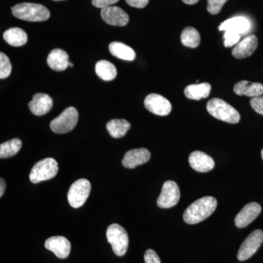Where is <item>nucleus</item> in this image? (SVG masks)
Returning <instances> with one entry per match:
<instances>
[{
	"instance_id": "bb28decb",
	"label": "nucleus",
	"mask_w": 263,
	"mask_h": 263,
	"mask_svg": "<svg viewBox=\"0 0 263 263\" xmlns=\"http://www.w3.org/2000/svg\"><path fill=\"white\" fill-rule=\"evenodd\" d=\"M22 147V142L18 138L10 140L0 145V158H8L16 155Z\"/></svg>"
},
{
	"instance_id": "2f4dec72",
	"label": "nucleus",
	"mask_w": 263,
	"mask_h": 263,
	"mask_svg": "<svg viewBox=\"0 0 263 263\" xmlns=\"http://www.w3.org/2000/svg\"><path fill=\"white\" fill-rule=\"evenodd\" d=\"M145 262L146 263H161L158 254L152 249H148L144 254Z\"/></svg>"
},
{
	"instance_id": "0eeeda50",
	"label": "nucleus",
	"mask_w": 263,
	"mask_h": 263,
	"mask_svg": "<svg viewBox=\"0 0 263 263\" xmlns=\"http://www.w3.org/2000/svg\"><path fill=\"white\" fill-rule=\"evenodd\" d=\"M91 192V183L88 180H77L69 189L67 199L69 203L74 209L82 206L87 200Z\"/></svg>"
},
{
	"instance_id": "cd10ccee",
	"label": "nucleus",
	"mask_w": 263,
	"mask_h": 263,
	"mask_svg": "<svg viewBox=\"0 0 263 263\" xmlns=\"http://www.w3.org/2000/svg\"><path fill=\"white\" fill-rule=\"evenodd\" d=\"M11 64L9 58L3 52L0 53V78L7 79L11 73Z\"/></svg>"
},
{
	"instance_id": "4c0bfd02",
	"label": "nucleus",
	"mask_w": 263,
	"mask_h": 263,
	"mask_svg": "<svg viewBox=\"0 0 263 263\" xmlns=\"http://www.w3.org/2000/svg\"><path fill=\"white\" fill-rule=\"evenodd\" d=\"M261 155H262V158L263 160V148H262V152H261Z\"/></svg>"
},
{
	"instance_id": "c9c22d12",
	"label": "nucleus",
	"mask_w": 263,
	"mask_h": 263,
	"mask_svg": "<svg viewBox=\"0 0 263 263\" xmlns=\"http://www.w3.org/2000/svg\"><path fill=\"white\" fill-rule=\"evenodd\" d=\"M182 1L186 5H195L199 0H182Z\"/></svg>"
},
{
	"instance_id": "4468645a",
	"label": "nucleus",
	"mask_w": 263,
	"mask_h": 263,
	"mask_svg": "<svg viewBox=\"0 0 263 263\" xmlns=\"http://www.w3.org/2000/svg\"><path fill=\"white\" fill-rule=\"evenodd\" d=\"M151 153L145 148H136L126 152L122 160V165L128 169H133L137 166L146 163L149 161Z\"/></svg>"
},
{
	"instance_id": "aec40b11",
	"label": "nucleus",
	"mask_w": 263,
	"mask_h": 263,
	"mask_svg": "<svg viewBox=\"0 0 263 263\" xmlns=\"http://www.w3.org/2000/svg\"><path fill=\"white\" fill-rule=\"evenodd\" d=\"M69 62L68 54L64 50L57 48L50 52L48 54L47 63L52 70H65L69 67Z\"/></svg>"
},
{
	"instance_id": "423d86ee",
	"label": "nucleus",
	"mask_w": 263,
	"mask_h": 263,
	"mask_svg": "<svg viewBox=\"0 0 263 263\" xmlns=\"http://www.w3.org/2000/svg\"><path fill=\"white\" fill-rule=\"evenodd\" d=\"M79 121V113L74 107H68L50 124L51 130L57 134H65L72 131Z\"/></svg>"
},
{
	"instance_id": "7c9ffc66",
	"label": "nucleus",
	"mask_w": 263,
	"mask_h": 263,
	"mask_svg": "<svg viewBox=\"0 0 263 263\" xmlns=\"http://www.w3.org/2000/svg\"><path fill=\"white\" fill-rule=\"evenodd\" d=\"M251 106L257 113L263 116V96L255 97L251 99Z\"/></svg>"
},
{
	"instance_id": "b1692460",
	"label": "nucleus",
	"mask_w": 263,
	"mask_h": 263,
	"mask_svg": "<svg viewBox=\"0 0 263 263\" xmlns=\"http://www.w3.org/2000/svg\"><path fill=\"white\" fill-rule=\"evenodd\" d=\"M107 130L114 138H122L131 128V124L125 119H113L107 123Z\"/></svg>"
},
{
	"instance_id": "4be33fe9",
	"label": "nucleus",
	"mask_w": 263,
	"mask_h": 263,
	"mask_svg": "<svg viewBox=\"0 0 263 263\" xmlns=\"http://www.w3.org/2000/svg\"><path fill=\"white\" fill-rule=\"evenodd\" d=\"M3 38L8 44L15 47L23 46L27 43V34L25 31L18 27H13L5 31Z\"/></svg>"
},
{
	"instance_id": "e433bc0d",
	"label": "nucleus",
	"mask_w": 263,
	"mask_h": 263,
	"mask_svg": "<svg viewBox=\"0 0 263 263\" xmlns=\"http://www.w3.org/2000/svg\"><path fill=\"white\" fill-rule=\"evenodd\" d=\"M69 67H73V64L69 62Z\"/></svg>"
},
{
	"instance_id": "7ed1b4c3",
	"label": "nucleus",
	"mask_w": 263,
	"mask_h": 263,
	"mask_svg": "<svg viewBox=\"0 0 263 263\" xmlns=\"http://www.w3.org/2000/svg\"><path fill=\"white\" fill-rule=\"evenodd\" d=\"M206 108L208 112L219 120L230 124L240 122V117L238 110L221 99L213 98L209 100Z\"/></svg>"
},
{
	"instance_id": "f8f14e48",
	"label": "nucleus",
	"mask_w": 263,
	"mask_h": 263,
	"mask_svg": "<svg viewBox=\"0 0 263 263\" xmlns=\"http://www.w3.org/2000/svg\"><path fill=\"white\" fill-rule=\"evenodd\" d=\"M262 209L257 202L247 204L235 216V224L238 228H245L257 219Z\"/></svg>"
},
{
	"instance_id": "ddd939ff",
	"label": "nucleus",
	"mask_w": 263,
	"mask_h": 263,
	"mask_svg": "<svg viewBox=\"0 0 263 263\" xmlns=\"http://www.w3.org/2000/svg\"><path fill=\"white\" fill-rule=\"evenodd\" d=\"M189 163L192 168L200 173L209 172L215 167V162L212 157L200 151H195L190 154Z\"/></svg>"
},
{
	"instance_id": "72a5a7b5",
	"label": "nucleus",
	"mask_w": 263,
	"mask_h": 263,
	"mask_svg": "<svg viewBox=\"0 0 263 263\" xmlns=\"http://www.w3.org/2000/svg\"><path fill=\"white\" fill-rule=\"evenodd\" d=\"M126 3L132 7L137 8H143L148 4L149 0H125Z\"/></svg>"
},
{
	"instance_id": "f257e3e1",
	"label": "nucleus",
	"mask_w": 263,
	"mask_h": 263,
	"mask_svg": "<svg viewBox=\"0 0 263 263\" xmlns=\"http://www.w3.org/2000/svg\"><path fill=\"white\" fill-rule=\"evenodd\" d=\"M217 207L215 197L207 196L198 199L192 203L183 213V221L189 224L201 222L212 215Z\"/></svg>"
},
{
	"instance_id": "5701e85b",
	"label": "nucleus",
	"mask_w": 263,
	"mask_h": 263,
	"mask_svg": "<svg viewBox=\"0 0 263 263\" xmlns=\"http://www.w3.org/2000/svg\"><path fill=\"white\" fill-rule=\"evenodd\" d=\"M110 53L117 58L127 61H133L136 59V52L133 48L120 42H113L109 45Z\"/></svg>"
},
{
	"instance_id": "6e6552de",
	"label": "nucleus",
	"mask_w": 263,
	"mask_h": 263,
	"mask_svg": "<svg viewBox=\"0 0 263 263\" xmlns=\"http://www.w3.org/2000/svg\"><path fill=\"white\" fill-rule=\"evenodd\" d=\"M180 190L177 183L173 181H167L163 183L162 191L157 204L161 209H170L177 205L179 202Z\"/></svg>"
},
{
	"instance_id": "393cba45",
	"label": "nucleus",
	"mask_w": 263,
	"mask_h": 263,
	"mask_svg": "<svg viewBox=\"0 0 263 263\" xmlns=\"http://www.w3.org/2000/svg\"><path fill=\"white\" fill-rule=\"evenodd\" d=\"M95 72L102 80L110 81L114 80L117 75V70L111 62L106 60L99 61L95 65Z\"/></svg>"
},
{
	"instance_id": "473e14b6",
	"label": "nucleus",
	"mask_w": 263,
	"mask_h": 263,
	"mask_svg": "<svg viewBox=\"0 0 263 263\" xmlns=\"http://www.w3.org/2000/svg\"><path fill=\"white\" fill-rule=\"evenodd\" d=\"M119 1V0H91V3L96 8L103 9V8L116 4Z\"/></svg>"
},
{
	"instance_id": "dca6fc26",
	"label": "nucleus",
	"mask_w": 263,
	"mask_h": 263,
	"mask_svg": "<svg viewBox=\"0 0 263 263\" xmlns=\"http://www.w3.org/2000/svg\"><path fill=\"white\" fill-rule=\"evenodd\" d=\"M258 39L254 34L246 37L243 41L235 45L232 54L236 59H245L250 57L257 49Z\"/></svg>"
},
{
	"instance_id": "f3484780",
	"label": "nucleus",
	"mask_w": 263,
	"mask_h": 263,
	"mask_svg": "<svg viewBox=\"0 0 263 263\" xmlns=\"http://www.w3.org/2000/svg\"><path fill=\"white\" fill-rule=\"evenodd\" d=\"M52 106L53 100L51 97L44 93L34 95L32 101L29 103V110L35 116L45 115L51 110Z\"/></svg>"
},
{
	"instance_id": "9d476101",
	"label": "nucleus",
	"mask_w": 263,
	"mask_h": 263,
	"mask_svg": "<svg viewBox=\"0 0 263 263\" xmlns=\"http://www.w3.org/2000/svg\"><path fill=\"white\" fill-rule=\"evenodd\" d=\"M144 105L151 113L161 117L168 115L172 110L169 100L157 94L148 95L145 99Z\"/></svg>"
},
{
	"instance_id": "a211bd4d",
	"label": "nucleus",
	"mask_w": 263,
	"mask_h": 263,
	"mask_svg": "<svg viewBox=\"0 0 263 263\" xmlns=\"http://www.w3.org/2000/svg\"><path fill=\"white\" fill-rule=\"evenodd\" d=\"M250 27L251 24L248 19L243 16H236L222 22L219 25V30L230 31L240 34L248 32Z\"/></svg>"
},
{
	"instance_id": "1a4fd4ad",
	"label": "nucleus",
	"mask_w": 263,
	"mask_h": 263,
	"mask_svg": "<svg viewBox=\"0 0 263 263\" xmlns=\"http://www.w3.org/2000/svg\"><path fill=\"white\" fill-rule=\"evenodd\" d=\"M263 242V231L256 230L247 237L238 250V259L245 261L250 258L258 250Z\"/></svg>"
},
{
	"instance_id": "39448f33",
	"label": "nucleus",
	"mask_w": 263,
	"mask_h": 263,
	"mask_svg": "<svg viewBox=\"0 0 263 263\" xmlns=\"http://www.w3.org/2000/svg\"><path fill=\"white\" fill-rule=\"evenodd\" d=\"M58 163L53 158H46L39 161L31 170L29 179L33 183L47 181L54 178L58 173Z\"/></svg>"
},
{
	"instance_id": "c85d7f7f",
	"label": "nucleus",
	"mask_w": 263,
	"mask_h": 263,
	"mask_svg": "<svg viewBox=\"0 0 263 263\" xmlns=\"http://www.w3.org/2000/svg\"><path fill=\"white\" fill-rule=\"evenodd\" d=\"M228 0H208L207 10L211 14L216 15L221 11L223 5Z\"/></svg>"
},
{
	"instance_id": "6ab92c4d",
	"label": "nucleus",
	"mask_w": 263,
	"mask_h": 263,
	"mask_svg": "<svg viewBox=\"0 0 263 263\" xmlns=\"http://www.w3.org/2000/svg\"><path fill=\"white\" fill-rule=\"evenodd\" d=\"M235 94L240 96L255 97L263 95V85L260 83H252L249 81H241L237 83L233 88Z\"/></svg>"
},
{
	"instance_id": "9b49d317",
	"label": "nucleus",
	"mask_w": 263,
	"mask_h": 263,
	"mask_svg": "<svg viewBox=\"0 0 263 263\" xmlns=\"http://www.w3.org/2000/svg\"><path fill=\"white\" fill-rule=\"evenodd\" d=\"M101 17L109 25L124 27L129 22V15L122 8L110 6L101 10Z\"/></svg>"
},
{
	"instance_id": "a878e982",
	"label": "nucleus",
	"mask_w": 263,
	"mask_h": 263,
	"mask_svg": "<svg viewBox=\"0 0 263 263\" xmlns=\"http://www.w3.org/2000/svg\"><path fill=\"white\" fill-rule=\"evenodd\" d=\"M181 41L186 47L197 48L200 43V35L196 29L186 27L181 32Z\"/></svg>"
},
{
	"instance_id": "f704fd0d",
	"label": "nucleus",
	"mask_w": 263,
	"mask_h": 263,
	"mask_svg": "<svg viewBox=\"0 0 263 263\" xmlns=\"http://www.w3.org/2000/svg\"><path fill=\"white\" fill-rule=\"evenodd\" d=\"M0 181H1V182H0V197H2L4 195L5 189H6V183H5V181L3 178H1Z\"/></svg>"
},
{
	"instance_id": "2eb2a0df",
	"label": "nucleus",
	"mask_w": 263,
	"mask_h": 263,
	"mask_svg": "<svg viewBox=\"0 0 263 263\" xmlns=\"http://www.w3.org/2000/svg\"><path fill=\"white\" fill-rule=\"evenodd\" d=\"M45 247L60 259L67 258L70 253V241L63 236H53L48 238L45 243Z\"/></svg>"
},
{
	"instance_id": "f03ea898",
	"label": "nucleus",
	"mask_w": 263,
	"mask_h": 263,
	"mask_svg": "<svg viewBox=\"0 0 263 263\" xmlns=\"http://www.w3.org/2000/svg\"><path fill=\"white\" fill-rule=\"evenodd\" d=\"M11 10L15 17L27 22H45L48 20L51 15L47 8L35 3H20L14 7H12Z\"/></svg>"
},
{
	"instance_id": "58836bf2",
	"label": "nucleus",
	"mask_w": 263,
	"mask_h": 263,
	"mask_svg": "<svg viewBox=\"0 0 263 263\" xmlns=\"http://www.w3.org/2000/svg\"><path fill=\"white\" fill-rule=\"evenodd\" d=\"M53 1H62V0H53Z\"/></svg>"
},
{
	"instance_id": "20e7f679",
	"label": "nucleus",
	"mask_w": 263,
	"mask_h": 263,
	"mask_svg": "<svg viewBox=\"0 0 263 263\" xmlns=\"http://www.w3.org/2000/svg\"><path fill=\"white\" fill-rule=\"evenodd\" d=\"M106 235L116 255L122 257L127 253L129 237L123 227L118 224H110L107 229Z\"/></svg>"
},
{
	"instance_id": "c756f323",
	"label": "nucleus",
	"mask_w": 263,
	"mask_h": 263,
	"mask_svg": "<svg viewBox=\"0 0 263 263\" xmlns=\"http://www.w3.org/2000/svg\"><path fill=\"white\" fill-rule=\"evenodd\" d=\"M240 34L227 31L224 34V45L227 48L232 47L239 43Z\"/></svg>"
},
{
	"instance_id": "412c9836",
	"label": "nucleus",
	"mask_w": 263,
	"mask_h": 263,
	"mask_svg": "<svg viewBox=\"0 0 263 263\" xmlns=\"http://www.w3.org/2000/svg\"><path fill=\"white\" fill-rule=\"evenodd\" d=\"M212 86L209 83L189 85L184 89V95L190 100H200L210 95Z\"/></svg>"
}]
</instances>
